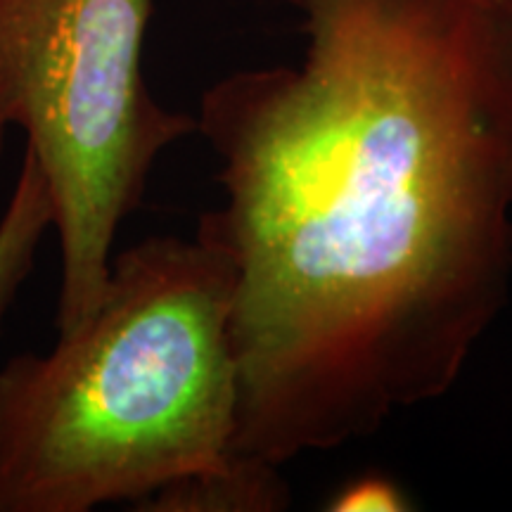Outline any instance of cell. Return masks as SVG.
<instances>
[{"label":"cell","mask_w":512,"mask_h":512,"mask_svg":"<svg viewBox=\"0 0 512 512\" xmlns=\"http://www.w3.org/2000/svg\"><path fill=\"white\" fill-rule=\"evenodd\" d=\"M297 67L230 74L197 133L233 273L235 453L283 467L446 396L512 280V12L290 0Z\"/></svg>","instance_id":"obj_1"},{"label":"cell","mask_w":512,"mask_h":512,"mask_svg":"<svg viewBox=\"0 0 512 512\" xmlns=\"http://www.w3.org/2000/svg\"><path fill=\"white\" fill-rule=\"evenodd\" d=\"M233 273L200 235L112 256L100 304L0 370V512L143 503L238 453Z\"/></svg>","instance_id":"obj_2"},{"label":"cell","mask_w":512,"mask_h":512,"mask_svg":"<svg viewBox=\"0 0 512 512\" xmlns=\"http://www.w3.org/2000/svg\"><path fill=\"white\" fill-rule=\"evenodd\" d=\"M150 15L152 0H0V126L22 128L53 197L57 335L100 304L159 155L197 133L145 83Z\"/></svg>","instance_id":"obj_3"},{"label":"cell","mask_w":512,"mask_h":512,"mask_svg":"<svg viewBox=\"0 0 512 512\" xmlns=\"http://www.w3.org/2000/svg\"><path fill=\"white\" fill-rule=\"evenodd\" d=\"M290 505L280 467L235 456L221 470L183 479L138 503L152 512H278Z\"/></svg>","instance_id":"obj_4"},{"label":"cell","mask_w":512,"mask_h":512,"mask_svg":"<svg viewBox=\"0 0 512 512\" xmlns=\"http://www.w3.org/2000/svg\"><path fill=\"white\" fill-rule=\"evenodd\" d=\"M53 228V197L41 164L29 150L15 188L0 216V325L15 302L19 287L36 264V252Z\"/></svg>","instance_id":"obj_5"},{"label":"cell","mask_w":512,"mask_h":512,"mask_svg":"<svg viewBox=\"0 0 512 512\" xmlns=\"http://www.w3.org/2000/svg\"><path fill=\"white\" fill-rule=\"evenodd\" d=\"M330 512H408L415 510L413 498L396 479L368 472L349 479L332 494L325 505Z\"/></svg>","instance_id":"obj_6"},{"label":"cell","mask_w":512,"mask_h":512,"mask_svg":"<svg viewBox=\"0 0 512 512\" xmlns=\"http://www.w3.org/2000/svg\"><path fill=\"white\" fill-rule=\"evenodd\" d=\"M5 136H8V128L0 126V157H3V152H5Z\"/></svg>","instance_id":"obj_7"},{"label":"cell","mask_w":512,"mask_h":512,"mask_svg":"<svg viewBox=\"0 0 512 512\" xmlns=\"http://www.w3.org/2000/svg\"><path fill=\"white\" fill-rule=\"evenodd\" d=\"M501 3H505V5H510V0H501Z\"/></svg>","instance_id":"obj_8"},{"label":"cell","mask_w":512,"mask_h":512,"mask_svg":"<svg viewBox=\"0 0 512 512\" xmlns=\"http://www.w3.org/2000/svg\"><path fill=\"white\" fill-rule=\"evenodd\" d=\"M508 8H510V12H512V0H510V5H508Z\"/></svg>","instance_id":"obj_9"}]
</instances>
